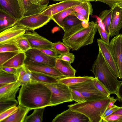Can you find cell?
<instances>
[{"label":"cell","instance_id":"6da1fadb","mask_svg":"<svg viewBox=\"0 0 122 122\" xmlns=\"http://www.w3.org/2000/svg\"><path fill=\"white\" fill-rule=\"evenodd\" d=\"M51 95L44 84L31 81L21 85L17 100L19 105L31 110L51 106Z\"/></svg>","mask_w":122,"mask_h":122},{"label":"cell","instance_id":"7a4b0ae2","mask_svg":"<svg viewBox=\"0 0 122 122\" xmlns=\"http://www.w3.org/2000/svg\"><path fill=\"white\" fill-rule=\"evenodd\" d=\"M90 70L95 77L97 78L105 85L111 94H116L122 81L117 79L99 50Z\"/></svg>","mask_w":122,"mask_h":122},{"label":"cell","instance_id":"3957f363","mask_svg":"<svg viewBox=\"0 0 122 122\" xmlns=\"http://www.w3.org/2000/svg\"><path fill=\"white\" fill-rule=\"evenodd\" d=\"M112 98L94 100H86L81 103L68 106L72 110L81 113L87 117L90 122H102V117L106 110Z\"/></svg>","mask_w":122,"mask_h":122},{"label":"cell","instance_id":"277c9868","mask_svg":"<svg viewBox=\"0 0 122 122\" xmlns=\"http://www.w3.org/2000/svg\"><path fill=\"white\" fill-rule=\"evenodd\" d=\"M97 22L93 21L70 36L62 38L63 42L72 51H77L82 47L93 43L97 30Z\"/></svg>","mask_w":122,"mask_h":122},{"label":"cell","instance_id":"5b68a950","mask_svg":"<svg viewBox=\"0 0 122 122\" xmlns=\"http://www.w3.org/2000/svg\"><path fill=\"white\" fill-rule=\"evenodd\" d=\"M42 83L47 87L51 92V106L73 101L71 89L69 86L59 81L55 83Z\"/></svg>","mask_w":122,"mask_h":122},{"label":"cell","instance_id":"8992f818","mask_svg":"<svg viewBox=\"0 0 122 122\" xmlns=\"http://www.w3.org/2000/svg\"><path fill=\"white\" fill-rule=\"evenodd\" d=\"M92 78L69 87L80 92L87 100H99L108 97L97 88Z\"/></svg>","mask_w":122,"mask_h":122},{"label":"cell","instance_id":"52a82bcc","mask_svg":"<svg viewBox=\"0 0 122 122\" xmlns=\"http://www.w3.org/2000/svg\"><path fill=\"white\" fill-rule=\"evenodd\" d=\"M26 58L24 63L47 65L54 67L56 58L46 54L39 49L31 48L25 52Z\"/></svg>","mask_w":122,"mask_h":122},{"label":"cell","instance_id":"ba28073f","mask_svg":"<svg viewBox=\"0 0 122 122\" xmlns=\"http://www.w3.org/2000/svg\"><path fill=\"white\" fill-rule=\"evenodd\" d=\"M51 17L41 13L22 17L18 20L16 24L25 27L27 30H34L46 24Z\"/></svg>","mask_w":122,"mask_h":122},{"label":"cell","instance_id":"9c48e42d","mask_svg":"<svg viewBox=\"0 0 122 122\" xmlns=\"http://www.w3.org/2000/svg\"><path fill=\"white\" fill-rule=\"evenodd\" d=\"M25 27L16 24L0 33V45L15 43L27 30Z\"/></svg>","mask_w":122,"mask_h":122},{"label":"cell","instance_id":"30bf717a","mask_svg":"<svg viewBox=\"0 0 122 122\" xmlns=\"http://www.w3.org/2000/svg\"><path fill=\"white\" fill-rule=\"evenodd\" d=\"M109 44L118 70L119 78L122 79V34L115 36Z\"/></svg>","mask_w":122,"mask_h":122},{"label":"cell","instance_id":"8fae6325","mask_svg":"<svg viewBox=\"0 0 122 122\" xmlns=\"http://www.w3.org/2000/svg\"><path fill=\"white\" fill-rule=\"evenodd\" d=\"M99 50L101 53L112 72L117 77L119 74L114 58L110 47L109 43H107L101 39L97 40Z\"/></svg>","mask_w":122,"mask_h":122},{"label":"cell","instance_id":"7c38bea8","mask_svg":"<svg viewBox=\"0 0 122 122\" xmlns=\"http://www.w3.org/2000/svg\"><path fill=\"white\" fill-rule=\"evenodd\" d=\"M52 122H90L88 117L84 114L69 108L58 114Z\"/></svg>","mask_w":122,"mask_h":122},{"label":"cell","instance_id":"4fadbf2b","mask_svg":"<svg viewBox=\"0 0 122 122\" xmlns=\"http://www.w3.org/2000/svg\"><path fill=\"white\" fill-rule=\"evenodd\" d=\"M23 36L27 39L31 48L52 49L53 43L41 36L34 30L26 32Z\"/></svg>","mask_w":122,"mask_h":122},{"label":"cell","instance_id":"5bb4252c","mask_svg":"<svg viewBox=\"0 0 122 122\" xmlns=\"http://www.w3.org/2000/svg\"><path fill=\"white\" fill-rule=\"evenodd\" d=\"M84 0H68L50 5L41 13L42 14L51 17L54 14L69 8L78 5Z\"/></svg>","mask_w":122,"mask_h":122},{"label":"cell","instance_id":"9a60e30c","mask_svg":"<svg viewBox=\"0 0 122 122\" xmlns=\"http://www.w3.org/2000/svg\"><path fill=\"white\" fill-rule=\"evenodd\" d=\"M19 1L22 17L41 13L46 8L48 4L36 5L31 0H19Z\"/></svg>","mask_w":122,"mask_h":122},{"label":"cell","instance_id":"2e32d148","mask_svg":"<svg viewBox=\"0 0 122 122\" xmlns=\"http://www.w3.org/2000/svg\"><path fill=\"white\" fill-rule=\"evenodd\" d=\"M24 65L31 71L46 74L58 79L64 77L55 67L29 63H25Z\"/></svg>","mask_w":122,"mask_h":122},{"label":"cell","instance_id":"e0dca14e","mask_svg":"<svg viewBox=\"0 0 122 122\" xmlns=\"http://www.w3.org/2000/svg\"><path fill=\"white\" fill-rule=\"evenodd\" d=\"M0 9L18 20L22 17L19 0H0Z\"/></svg>","mask_w":122,"mask_h":122},{"label":"cell","instance_id":"ac0fdd59","mask_svg":"<svg viewBox=\"0 0 122 122\" xmlns=\"http://www.w3.org/2000/svg\"><path fill=\"white\" fill-rule=\"evenodd\" d=\"M122 28V9L118 6L113 9L110 25V37L119 34Z\"/></svg>","mask_w":122,"mask_h":122},{"label":"cell","instance_id":"d6986e66","mask_svg":"<svg viewBox=\"0 0 122 122\" xmlns=\"http://www.w3.org/2000/svg\"><path fill=\"white\" fill-rule=\"evenodd\" d=\"M21 85L18 81L0 87V100H16V95Z\"/></svg>","mask_w":122,"mask_h":122},{"label":"cell","instance_id":"ffe728a7","mask_svg":"<svg viewBox=\"0 0 122 122\" xmlns=\"http://www.w3.org/2000/svg\"><path fill=\"white\" fill-rule=\"evenodd\" d=\"M68 62L57 59L55 67L64 77L75 76L76 70Z\"/></svg>","mask_w":122,"mask_h":122},{"label":"cell","instance_id":"44dd1931","mask_svg":"<svg viewBox=\"0 0 122 122\" xmlns=\"http://www.w3.org/2000/svg\"><path fill=\"white\" fill-rule=\"evenodd\" d=\"M18 107L16 111L2 122H24L27 114L31 110L19 104Z\"/></svg>","mask_w":122,"mask_h":122},{"label":"cell","instance_id":"7402d4cb","mask_svg":"<svg viewBox=\"0 0 122 122\" xmlns=\"http://www.w3.org/2000/svg\"><path fill=\"white\" fill-rule=\"evenodd\" d=\"M18 20L0 9V32L15 25Z\"/></svg>","mask_w":122,"mask_h":122},{"label":"cell","instance_id":"603a6c76","mask_svg":"<svg viewBox=\"0 0 122 122\" xmlns=\"http://www.w3.org/2000/svg\"><path fill=\"white\" fill-rule=\"evenodd\" d=\"M75 12L83 15L86 20L89 22L90 15H92L93 9L90 2L84 1L80 4L72 7Z\"/></svg>","mask_w":122,"mask_h":122},{"label":"cell","instance_id":"cb8c5ba5","mask_svg":"<svg viewBox=\"0 0 122 122\" xmlns=\"http://www.w3.org/2000/svg\"><path fill=\"white\" fill-rule=\"evenodd\" d=\"M25 58V52L21 51L5 62L1 66L19 68L24 65Z\"/></svg>","mask_w":122,"mask_h":122},{"label":"cell","instance_id":"d4e9b609","mask_svg":"<svg viewBox=\"0 0 122 122\" xmlns=\"http://www.w3.org/2000/svg\"><path fill=\"white\" fill-rule=\"evenodd\" d=\"M31 81L41 83H55L58 82V79L50 75L41 73L31 71Z\"/></svg>","mask_w":122,"mask_h":122},{"label":"cell","instance_id":"484cf974","mask_svg":"<svg viewBox=\"0 0 122 122\" xmlns=\"http://www.w3.org/2000/svg\"><path fill=\"white\" fill-rule=\"evenodd\" d=\"M82 23V21L74 15H70L63 20L62 28L64 32L74 28Z\"/></svg>","mask_w":122,"mask_h":122},{"label":"cell","instance_id":"4316f807","mask_svg":"<svg viewBox=\"0 0 122 122\" xmlns=\"http://www.w3.org/2000/svg\"><path fill=\"white\" fill-rule=\"evenodd\" d=\"M113 9L111 8L109 10L102 11L100 13L98 17L104 25V30L109 35Z\"/></svg>","mask_w":122,"mask_h":122},{"label":"cell","instance_id":"83f0119b","mask_svg":"<svg viewBox=\"0 0 122 122\" xmlns=\"http://www.w3.org/2000/svg\"><path fill=\"white\" fill-rule=\"evenodd\" d=\"M93 77L87 76L63 77L58 79V81L59 82L70 86L92 79Z\"/></svg>","mask_w":122,"mask_h":122},{"label":"cell","instance_id":"f1b7e54d","mask_svg":"<svg viewBox=\"0 0 122 122\" xmlns=\"http://www.w3.org/2000/svg\"><path fill=\"white\" fill-rule=\"evenodd\" d=\"M75 12L72 7L54 14L51 16V19L62 28L63 20L68 15H75Z\"/></svg>","mask_w":122,"mask_h":122},{"label":"cell","instance_id":"f546056e","mask_svg":"<svg viewBox=\"0 0 122 122\" xmlns=\"http://www.w3.org/2000/svg\"><path fill=\"white\" fill-rule=\"evenodd\" d=\"M17 76L18 80L20 81L21 85L31 81V71L24 65L18 68Z\"/></svg>","mask_w":122,"mask_h":122},{"label":"cell","instance_id":"4dcf8cb0","mask_svg":"<svg viewBox=\"0 0 122 122\" xmlns=\"http://www.w3.org/2000/svg\"><path fill=\"white\" fill-rule=\"evenodd\" d=\"M45 108H41L34 109L31 114L26 116L24 122H42Z\"/></svg>","mask_w":122,"mask_h":122},{"label":"cell","instance_id":"1f68e13d","mask_svg":"<svg viewBox=\"0 0 122 122\" xmlns=\"http://www.w3.org/2000/svg\"><path fill=\"white\" fill-rule=\"evenodd\" d=\"M17 81L16 75L7 73L0 69V87Z\"/></svg>","mask_w":122,"mask_h":122},{"label":"cell","instance_id":"d6a6232c","mask_svg":"<svg viewBox=\"0 0 122 122\" xmlns=\"http://www.w3.org/2000/svg\"><path fill=\"white\" fill-rule=\"evenodd\" d=\"M15 43L22 51L25 52L31 48L27 39L23 36L18 38Z\"/></svg>","mask_w":122,"mask_h":122},{"label":"cell","instance_id":"836d02e7","mask_svg":"<svg viewBox=\"0 0 122 122\" xmlns=\"http://www.w3.org/2000/svg\"><path fill=\"white\" fill-rule=\"evenodd\" d=\"M52 49L58 55L69 52L70 50V49L63 42L60 41L53 43Z\"/></svg>","mask_w":122,"mask_h":122},{"label":"cell","instance_id":"e575fe53","mask_svg":"<svg viewBox=\"0 0 122 122\" xmlns=\"http://www.w3.org/2000/svg\"><path fill=\"white\" fill-rule=\"evenodd\" d=\"M19 104L16 100H0V113Z\"/></svg>","mask_w":122,"mask_h":122},{"label":"cell","instance_id":"d590c367","mask_svg":"<svg viewBox=\"0 0 122 122\" xmlns=\"http://www.w3.org/2000/svg\"><path fill=\"white\" fill-rule=\"evenodd\" d=\"M21 51L7 52L0 53V67L6 61Z\"/></svg>","mask_w":122,"mask_h":122},{"label":"cell","instance_id":"8d00e7d4","mask_svg":"<svg viewBox=\"0 0 122 122\" xmlns=\"http://www.w3.org/2000/svg\"><path fill=\"white\" fill-rule=\"evenodd\" d=\"M92 80L95 86L99 91L108 97H110L111 94L109 91L97 78L93 77Z\"/></svg>","mask_w":122,"mask_h":122},{"label":"cell","instance_id":"74e56055","mask_svg":"<svg viewBox=\"0 0 122 122\" xmlns=\"http://www.w3.org/2000/svg\"><path fill=\"white\" fill-rule=\"evenodd\" d=\"M16 51H21L15 43H8L0 45V53Z\"/></svg>","mask_w":122,"mask_h":122},{"label":"cell","instance_id":"f35d334b","mask_svg":"<svg viewBox=\"0 0 122 122\" xmlns=\"http://www.w3.org/2000/svg\"><path fill=\"white\" fill-rule=\"evenodd\" d=\"M71 89L73 101H75L77 103H80L87 100L80 92L76 90Z\"/></svg>","mask_w":122,"mask_h":122},{"label":"cell","instance_id":"ab89813d","mask_svg":"<svg viewBox=\"0 0 122 122\" xmlns=\"http://www.w3.org/2000/svg\"><path fill=\"white\" fill-rule=\"evenodd\" d=\"M18 108V106H14L0 113V122H2L12 114L16 111Z\"/></svg>","mask_w":122,"mask_h":122},{"label":"cell","instance_id":"60d3db41","mask_svg":"<svg viewBox=\"0 0 122 122\" xmlns=\"http://www.w3.org/2000/svg\"><path fill=\"white\" fill-rule=\"evenodd\" d=\"M75 56L73 54L69 52H66L58 55L56 58L69 62L70 64L73 63L75 60Z\"/></svg>","mask_w":122,"mask_h":122},{"label":"cell","instance_id":"b9f144b4","mask_svg":"<svg viewBox=\"0 0 122 122\" xmlns=\"http://www.w3.org/2000/svg\"><path fill=\"white\" fill-rule=\"evenodd\" d=\"M97 22V29L100 36L101 39L104 41L109 43L110 36L109 34L101 26L99 23Z\"/></svg>","mask_w":122,"mask_h":122},{"label":"cell","instance_id":"7bdbcfd3","mask_svg":"<svg viewBox=\"0 0 122 122\" xmlns=\"http://www.w3.org/2000/svg\"><path fill=\"white\" fill-rule=\"evenodd\" d=\"M122 118V115L116 114H111L106 117H102L103 122H117Z\"/></svg>","mask_w":122,"mask_h":122},{"label":"cell","instance_id":"ee69618b","mask_svg":"<svg viewBox=\"0 0 122 122\" xmlns=\"http://www.w3.org/2000/svg\"><path fill=\"white\" fill-rule=\"evenodd\" d=\"M95 1H100L105 3L113 9L119 5L122 4V0H96Z\"/></svg>","mask_w":122,"mask_h":122},{"label":"cell","instance_id":"f6af8a7d","mask_svg":"<svg viewBox=\"0 0 122 122\" xmlns=\"http://www.w3.org/2000/svg\"><path fill=\"white\" fill-rule=\"evenodd\" d=\"M0 69L7 73L17 75L18 68L1 66L0 67Z\"/></svg>","mask_w":122,"mask_h":122},{"label":"cell","instance_id":"bcb514c9","mask_svg":"<svg viewBox=\"0 0 122 122\" xmlns=\"http://www.w3.org/2000/svg\"><path fill=\"white\" fill-rule=\"evenodd\" d=\"M39 49L47 55L56 58L58 55L52 49Z\"/></svg>","mask_w":122,"mask_h":122},{"label":"cell","instance_id":"7dc6e473","mask_svg":"<svg viewBox=\"0 0 122 122\" xmlns=\"http://www.w3.org/2000/svg\"><path fill=\"white\" fill-rule=\"evenodd\" d=\"M115 94L117 96V100L122 102V81L118 87Z\"/></svg>","mask_w":122,"mask_h":122},{"label":"cell","instance_id":"c3c4849f","mask_svg":"<svg viewBox=\"0 0 122 122\" xmlns=\"http://www.w3.org/2000/svg\"><path fill=\"white\" fill-rule=\"evenodd\" d=\"M119 107L117 106L112 108L106 110L102 117H105L112 114L114 112L118 110Z\"/></svg>","mask_w":122,"mask_h":122},{"label":"cell","instance_id":"681fc988","mask_svg":"<svg viewBox=\"0 0 122 122\" xmlns=\"http://www.w3.org/2000/svg\"><path fill=\"white\" fill-rule=\"evenodd\" d=\"M117 100V98H114L113 97H112L111 101L109 102L106 110L112 108L117 106L114 104L115 102Z\"/></svg>","mask_w":122,"mask_h":122},{"label":"cell","instance_id":"f907efd6","mask_svg":"<svg viewBox=\"0 0 122 122\" xmlns=\"http://www.w3.org/2000/svg\"><path fill=\"white\" fill-rule=\"evenodd\" d=\"M33 3L36 5H43L48 4V0H31Z\"/></svg>","mask_w":122,"mask_h":122},{"label":"cell","instance_id":"816d5d0a","mask_svg":"<svg viewBox=\"0 0 122 122\" xmlns=\"http://www.w3.org/2000/svg\"><path fill=\"white\" fill-rule=\"evenodd\" d=\"M75 16L81 21H87L84 17L81 14L75 12Z\"/></svg>","mask_w":122,"mask_h":122},{"label":"cell","instance_id":"f5cc1de1","mask_svg":"<svg viewBox=\"0 0 122 122\" xmlns=\"http://www.w3.org/2000/svg\"><path fill=\"white\" fill-rule=\"evenodd\" d=\"M112 114H118L122 115V107H119V109Z\"/></svg>","mask_w":122,"mask_h":122},{"label":"cell","instance_id":"db71d44e","mask_svg":"<svg viewBox=\"0 0 122 122\" xmlns=\"http://www.w3.org/2000/svg\"><path fill=\"white\" fill-rule=\"evenodd\" d=\"M85 1H96V0H82Z\"/></svg>","mask_w":122,"mask_h":122},{"label":"cell","instance_id":"11a10c76","mask_svg":"<svg viewBox=\"0 0 122 122\" xmlns=\"http://www.w3.org/2000/svg\"><path fill=\"white\" fill-rule=\"evenodd\" d=\"M53 0L55 1H63L66 0Z\"/></svg>","mask_w":122,"mask_h":122},{"label":"cell","instance_id":"9f6ffc18","mask_svg":"<svg viewBox=\"0 0 122 122\" xmlns=\"http://www.w3.org/2000/svg\"><path fill=\"white\" fill-rule=\"evenodd\" d=\"M118 6L122 9V4L119 5Z\"/></svg>","mask_w":122,"mask_h":122},{"label":"cell","instance_id":"6f0895ef","mask_svg":"<svg viewBox=\"0 0 122 122\" xmlns=\"http://www.w3.org/2000/svg\"><path fill=\"white\" fill-rule=\"evenodd\" d=\"M117 122H122V118L119 119Z\"/></svg>","mask_w":122,"mask_h":122}]
</instances>
